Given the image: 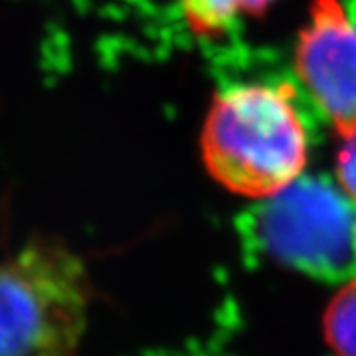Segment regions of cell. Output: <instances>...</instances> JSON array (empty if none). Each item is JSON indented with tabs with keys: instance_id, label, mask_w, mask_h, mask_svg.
I'll return each mask as SVG.
<instances>
[{
	"instance_id": "3957f363",
	"label": "cell",
	"mask_w": 356,
	"mask_h": 356,
	"mask_svg": "<svg viewBox=\"0 0 356 356\" xmlns=\"http://www.w3.org/2000/svg\"><path fill=\"white\" fill-rule=\"evenodd\" d=\"M245 222L255 245L281 266L337 283L356 275V200L339 182L301 175L257 200Z\"/></svg>"
},
{
	"instance_id": "7a4b0ae2",
	"label": "cell",
	"mask_w": 356,
	"mask_h": 356,
	"mask_svg": "<svg viewBox=\"0 0 356 356\" xmlns=\"http://www.w3.org/2000/svg\"><path fill=\"white\" fill-rule=\"evenodd\" d=\"M93 285L70 245L38 238L0 261V356H77Z\"/></svg>"
},
{
	"instance_id": "277c9868",
	"label": "cell",
	"mask_w": 356,
	"mask_h": 356,
	"mask_svg": "<svg viewBox=\"0 0 356 356\" xmlns=\"http://www.w3.org/2000/svg\"><path fill=\"white\" fill-rule=\"evenodd\" d=\"M295 70L334 133L356 129V22L341 0H313L299 32Z\"/></svg>"
},
{
	"instance_id": "8992f818",
	"label": "cell",
	"mask_w": 356,
	"mask_h": 356,
	"mask_svg": "<svg viewBox=\"0 0 356 356\" xmlns=\"http://www.w3.org/2000/svg\"><path fill=\"white\" fill-rule=\"evenodd\" d=\"M321 332L332 356H356V275L339 283L323 311Z\"/></svg>"
},
{
	"instance_id": "5b68a950",
	"label": "cell",
	"mask_w": 356,
	"mask_h": 356,
	"mask_svg": "<svg viewBox=\"0 0 356 356\" xmlns=\"http://www.w3.org/2000/svg\"><path fill=\"white\" fill-rule=\"evenodd\" d=\"M273 0H178L192 34L216 38L245 16H259Z\"/></svg>"
},
{
	"instance_id": "6da1fadb",
	"label": "cell",
	"mask_w": 356,
	"mask_h": 356,
	"mask_svg": "<svg viewBox=\"0 0 356 356\" xmlns=\"http://www.w3.org/2000/svg\"><path fill=\"white\" fill-rule=\"evenodd\" d=\"M206 170L226 191L264 200L307 165V129L291 86L250 83L216 95L204 121Z\"/></svg>"
},
{
	"instance_id": "52a82bcc",
	"label": "cell",
	"mask_w": 356,
	"mask_h": 356,
	"mask_svg": "<svg viewBox=\"0 0 356 356\" xmlns=\"http://www.w3.org/2000/svg\"><path fill=\"white\" fill-rule=\"evenodd\" d=\"M341 140L337 154V180L344 192L356 200V129Z\"/></svg>"
}]
</instances>
